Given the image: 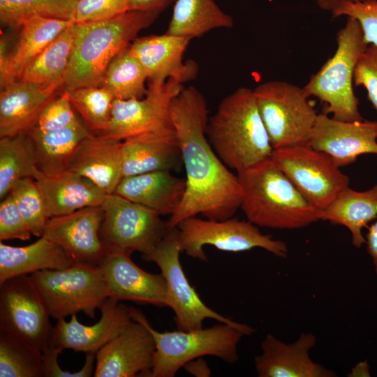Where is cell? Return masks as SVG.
Here are the masks:
<instances>
[{
  "label": "cell",
  "instance_id": "1f68e13d",
  "mask_svg": "<svg viewBox=\"0 0 377 377\" xmlns=\"http://www.w3.org/2000/svg\"><path fill=\"white\" fill-rule=\"evenodd\" d=\"M75 22L58 35L24 71L21 80L43 84L62 82L71 57Z\"/></svg>",
  "mask_w": 377,
  "mask_h": 377
},
{
  "label": "cell",
  "instance_id": "836d02e7",
  "mask_svg": "<svg viewBox=\"0 0 377 377\" xmlns=\"http://www.w3.org/2000/svg\"><path fill=\"white\" fill-rule=\"evenodd\" d=\"M37 169L25 133L0 138V198L9 194L13 186L24 178L36 179Z\"/></svg>",
  "mask_w": 377,
  "mask_h": 377
},
{
  "label": "cell",
  "instance_id": "c3c4849f",
  "mask_svg": "<svg viewBox=\"0 0 377 377\" xmlns=\"http://www.w3.org/2000/svg\"><path fill=\"white\" fill-rule=\"evenodd\" d=\"M309 1L315 2L322 9L327 10V8L332 4L344 0H305ZM348 1H360V0H348Z\"/></svg>",
  "mask_w": 377,
  "mask_h": 377
},
{
  "label": "cell",
  "instance_id": "2e32d148",
  "mask_svg": "<svg viewBox=\"0 0 377 377\" xmlns=\"http://www.w3.org/2000/svg\"><path fill=\"white\" fill-rule=\"evenodd\" d=\"M103 217L101 206L51 217L43 235L59 244L75 263L99 266L108 252L99 235Z\"/></svg>",
  "mask_w": 377,
  "mask_h": 377
},
{
  "label": "cell",
  "instance_id": "8fae6325",
  "mask_svg": "<svg viewBox=\"0 0 377 377\" xmlns=\"http://www.w3.org/2000/svg\"><path fill=\"white\" fill-rule=\"evenodd\" d=\"M271 158L320 212L349 186L348 176L333 159L309 144L274 149Z\"/></svg>",
  "mask_w": 377,
  "mask_h": 377
},
{
  "label": "cell",
  "instance_id": "4316f807",
  "mask_svg": "<svg viewBox=\"0 0 377 377\" xmlns=\"http://www.w3.org/2000/svg\"><path fill=\"white\" fill-rule=\"evenodd\" d=\"M36 182L50 218L101 206L108 195L89 179L69 170L54 176L40 172Z\"/></svg>",
  "mask_w": 377,
  "mask_h": 377
},
{
  "label": "cell",
  "instance_id": "3957f363",
  "mask_svg": "<svg viewBox=\"0 0 377 377\" xmlns=\"http://www.w3.org/2000/svg\"><path fill=\"white\" fill-rule=\"evenodd\" d=\"M160 13L128 10L112 18L75 23V37L61 91L99 87L112 60Z\"/></svg>",
  "mask_w": 377,
  "mask_h": 377
},
{
  "label": "cell",
  "instance_id": "52a82bcc",
  "mask_svg": "<svg viewBox=\"0 0 377 377\" xmlns=\"http://www.w3.org/2000/svg\"><path fill=\"white\" fill-rule=\"evenodd\" d=\"M50 317L57 320L84 313L94 318L110 291L100 266L74 263L61 269L29 275Z\"/></svg>",
  "mask_w": 377,
  "mask_h": 377
},
{
  "label": "cell",
  "instance_id": "5b68a950",
  "mask_svg": "<svg viewBox=\"0 0 377 377\" xmlns=\"http://www.w3.org/2000/svg\"><path fill=\"white\" fill-rule=\"evenodd\" d=\"M129 309L132 319L143 324L155 341L150 377H173L187 362L205 355L215 356L228 364L239 359L238 343L246 335L235 326L221 323L205 329L161 332L154 329L140 310L133 306Z\"/></svg>",
  "mask_w": 377,
  "mask_h": 377
},
{
  "label": "cell",
  "instance_id": "7c38bea8",
  "mask_svg": "<svg viewBox=\"0 0 377 377\" xmlns=\"http://www.w3.org/2000/svg\"><path fill=\"white\" fill-rule=\"evenodd\" d=\"M101 207L104 217L99 235L108 250L147 255L170 229L156 212L116 193L108 194Z\"/></svg>",
  "mask_w": 377,
  "mask_h": 377
},
{
  "label": "cell",
  "instance_id": "4fadbf2b",
  "mask_svg": "<svg viewBox=\"0 0 377 377\" xmlns=\"http://www.w3.org/2000/svg\"><path fill=\"white\" fill-rule=\"evenodd\" d=\"M50 317L29 275L0 283V330L43 351L50 346L52 334Z\"/></svg>",
  "mask_w": 377,
  "mask_h": 377
},
{
  "label": "cell",
  "instance_id": "e0dca14e",
  "mask_svg": "<svg viewBox=\"0 0 377 377\" xmlns=\"http://www.w3.org/2000/svg\"><path fill=\"white\" fill-rule=\"evenodd\" d=\"M309 145L328 154L339 167L363 154H377V121H344L318 114Z\"/></svg>",
  "mask_w": 377,
  "mask_h": 377
},
{
  "label": "cell",
  "instance_id": "8d00e7d4",
  "mask_svg": "<svg viewBox=\"0 0 377 377\" xmlns=\"http://www.w3.org/2000/svg\"><path fill=\"white\" fill-rule=\"evenodd\" d=\"M66 91L73 108L92 133L99 134L108 128L114 99L108 89L103 87H84Z\"/></svg>",
  "mask_w": 377,
  "mask_h": 377
},
{
  "label": "cell",
  "instance_id": "44dd1931",
  "mask_svg": "<svg viewBox=\"0 0 377 377\" xmlns=\"http://www.w3.org/2000/svg\"><path fill=\"white\" fill-rule=\"evenodd\" d=\"M316 337L302 333L291 343H286L272 334H267L261 343L262 353L254 357L259 377H334L336 373L314 362L310 350L316 346Z\"/></svg>",
  "mask_w": 377,
  "mask_h": 377
},
{
  "label": "cell",
  "instance_id": "d590c367",
  "mask_svg": "<svg viewBox=\"0 0 377 377\" xmlns=\"http://www.w3.org/2000/svg\"><path fill=\"white\" fill-rule=\"evenodd\" d=\"M79 0H0L3 27L19 28L27 19L39 16L73 20Z\"/></svg>",
  "mask_w": 377,
  "mask_h": 377
},
{
  "label": "cell",
  "instance_id": "603a6c76",
  "mask_svg": "<svg viewBox=\"0 0 377 377\" xmlns=\"http://www.w3.org/2000/svg\"><path fill=\"white\" fill-rule=\"evenodd\" d=\"M73 20L34 16L25 20L14 47L9 52L1 41L0 85L1 89L20 80L27 66Z\"/></svg>",
  "mask_w": 377,
  "mask_h": 377
},
{
  "label": "cell",
  "instance_id": "60d3db41",
  "mask_svg": "<svg viewBox=\"0 0 377 377\" xmlns=\"http://www.w3.org/2000/svg\"><path fill=\"white\" fill-rule=\"evenodd\" d=\"M129 10V0H79L76 6L75 23L108 20Z\"/></svg>",
  "mask_w": 377,
  "mask_h": 377
},
{
  "label": "cell",
  "instance_id": "9a60e30c",
  "mask_svg": "<svg viewBox=\"0 0 377 377\" xmlns=\"http://www.w3.org/2000/svg\"><path fill=\"white\" fill-rule=\"evenodd\" d=\"M156 344L149 330L132 320L96 353L94 377H150Z\"/></svg>",
  "mask_w": 377,
  "mask_h": 377
},
{
  "label": "cell",
  "instance_id": "74e56055",
  "mask_svg": "<svg viewBox=\"0 0 377 377\" xmlns=\"http://www.w3.org/2000/svg\"><path fill=\"white\" fill-rule=\"evenodd\" d=\"M10 193L31 235L42 237L50 217L36 179L30 177L20 179L13 186Z\"/></svg>",
  "mask_w": 377,
  "mask_h": 377
},
{
  "label": "cell",
  "instance_id": "4dcf8cb0",
  "mask_svg": "<svg viewBox=\"0 0 377 377\" xmlns=\"http://www.w3.org/2000/svg\"><path fill=\"white\" fill-rule=\"evenodd\" d=\"M233 26V18L214 0H176L166 34L193 39Z\"/></svg>",
  "mask_w": 377,
  "mask_h": 377
},
{
  "label": "cell",
  "instance_id": "d6a6232c",
  "mask_svg": "<svg viewBox=\"0 0 377 377\" xmlns=\"http://www.w3.org/2000/svg\"><path fill=\"white\" fill-rule=\"evenodd\" d=\"M129 46L112 60L99 86L108 89L114 98L140 99L148 91L145 87L147 74Z\"/></svg>",
  "mask_w": 377,
  "mask_h": 377
},
{
  "label": "cell",
  "instance_id": "b9f144b4",
  "mask_svg": "<svg viewBox=\"0 0 377 377\" xmlns=\"http://www.w3.org/2000/svg\"><path fill=\"white\" fill-rule=\"evenodd\" d=\"M31 236V232L13 195L9 193L0 204V240L27 241Z\"/></svg>",
  "mask_w": 377,
  "mask_h": 377
},
{
  "label": "cell",
  "instance_id": "8992f818",
  "mask_svg": "<svg viewBox=\"0 0 377 377\" xmlns=\"http://www.w3.org/2000/svg\"><path fill=\"white\" fill-rule=\"evenodd\" d=\"M337 43L334 55L302 88L309 97H316L325 103V114L344 121H361L353 84L356 65L368 45L356 20L347 17L345 26L337 33Z\"/></svg>",
  "mask_w": 377,
  "mask_h": 377
},
{
  "label": "cell",
  "instance_id": "d6986e66",
  "mask_svg": "<svg viewBox=\"0 0 377 377\" xmlns=\"http://www.w3.org/2000/svg\"><path fill=\"white\" fill-rule=\"evenodd\" d=\"M132 253L110 249L99 265L108 283L110 297L118 301H131L167 306L166 282L163 274L147 272L131 259Z\"/></svg>",
  "mask_w": 377,
  "mask_h": 377
},
{
  "label": "cell",
  "instance_id": "ba28073f",
  "mask_svg": "<svg viewBox=\"0 0 377 377\" xmlns=\"http://www.w3.org/2000/svg\"><path fill=\"white\" fill-rule=\"evenodd\" d=\"M253 91L273 149L309 144L318 114L303 88L271 80Z\"/></svg>",
  "mask_w": 377,
  "mask_h": 377
},
{
  "label": "cell",
  "instance_id": "ac0fdd59",
  "mask_svg": "<svg viewBox=\"0 0 377 377\" xmlns=\"http://www.w3.org/2000/svg\"><path fill=\"white\" fill-rule=\"evenodd\" d=\"M191 40L165 33L136 38L130 44L131 51L147 74L149 88L160 89L169 78L184 84L196 77L195 62H183Z\"/></svg>",
  "mask_w": 377,
  "mask_h": 377
},
{
  "label": "cell",
  "instance_id": "277c9868",
  "mask_svg": "<svg viewBox=\"0 0 377 377\" xmlns=\"http://www.w3.org/2000/svg\"><path fill=\"white\" fill-rule=\"evenodd\" d=\"M206 135L221 161L237 172L271 158L274 149L253 91L245 87L221 101L209 117Z\"/></svg>",
  "mask_w": 377,
  "mask_h": 377
},
{
  "label": "cell",
  "instance_id": "d4e9b609",
  "mask_svg": "<svg viewBox=\"0 0 377 377\" xmlns=\"http://www.w3.org/2000/svg\"><path fill=\"white\" fill-rule=\"evenodd\" d=\"M121 143L91 133L79 145L68 170L89 179L105 193H114L123 177Z\"/></svg>",
  "mask_w": 377,
  "mask_h": 377
},
{
  "label": "cell",
  "instance_id": "484cf974",
  "mask_svg": "<svg viewBox=\"0 0 377 377\" xmlns=\"http://www.w3.org/2000/svg\"><path fill=\"white\" fill-rule=\"evenodd\" d=\"M186 186V179L170 170H157L122 177L114 193L161 215L171 216L179 206Z\"/></svg>",
  "mask_w": 377,
  "mask_h": 377
},
{
  "label": "cell",
  "instance_id": "e575fe53",
  "mask_svg": "<svg viewBox=\"0 0 377 377\" xmlns=\"http://www.w3.org/2000/svg\"><path fill=\"white\" fill-rule=\"evenodd\" d=\"M0 377H43L42 350L0 330Z\"/></svg>",
  "mask_w": 377,
  "mask_h": 377
},
{
  "label": "cell",
  "instance_id": "f1b7e54d",
  "mask_svg": "<svg viewBox=\"0 0 377 377\" xmlns=\"http://www.w3.org/2000/svg\"><path fill=\"white\" fill-rule=\"evenodd\" d=\"M74 263L59 244L43 235L25 246H12L0 242V283L39 271L64 269Z\"/></svg>",
  "mask_w": 377,
  "mask_h": 377
},
{
  "label": "cell",
  "instance_id": "7bdbcfd3",
  "mask_svg": "<svg viewBox=\"0 0 377 377\" xmlns=\"http://www.w3.org/2000/svg\"><path fill=\"white\" fill-rule=\"evenodd\" d=\"M355 86H363L377 110V46L369 45L360 57L354 73Z\"/></svg>",
  "mask_w": 377,
  "mask_h": 377
},
{
  "label": "cell",
  "instance_id": "f6af8a7d",
  "mask_svg": "<svg viewBox=\"0 0 377 377\" xmlns=\"http://www.w3.org/2000/svg\"><path fill=\"white\" fill-rule=\"evenodd\" d=\"M174 0H129V10L154 11L161 13Z\"/></svg>",
  "mask_w": 377,
  "mask_h": 377
},
{
  "label": "cell",
  "instance_id": "83f0119b",
  "mask_svg": "<svg viewBox=\"0 0 377 377\" xmlns=\"http://www.w3.org/2000/svg\"><path fill=\"white\" fill-rule=\"evenodd\" d=\"M92 133L79 120L69 126L40 131L25 132L37 169L47 176L68 170L82 141Z\"/></svg>",
  "mask_w": 377,
  "mask_h": 377
},
{
  "label": "cell",
  "instance_id": "ffe728a7",
  "mask_svg": "<svg viewBox=\"0 0 377 377\" xmlns=\"http://www.w3.org/2000/svg\"><path fill=\"white\" fill-rule=\"evenodd\" d=\"M101 318L92 325L80 323L76 314L70 321L57 320L53 327L50 346L71 349L85 354L96 353L117 337L133 320L129 306L111 297L101 306Z\"/></svg>",
  "mask_w": 377,
  "mask_h": 377
},
{
  "label": "cell",
  "instance_id": "6da1fadb",
  "mask_svg": "<svg viewBox=\"0 0 377 377\" xmlns=\"http://www.w3.org/2000/svg\"><path fill=\"white\" fill-rule=\"evenodd\" d=\"M170 113L186 186L179 206L168 221L169 227L199 214L215 221L232 218L241 205L242 188L237 175L221 161L207 140L206 98L195 87H184L172 99Z\"/></svg>",
  "mask_w": 377,
  "mask_h": 377
},
{
  "label": "cell",
  "instance_id": "f35d334b",
  "mask_svg": "<svg viewBox=\"0 0 377 377\" xmlns=\"http://www.w3.org/2000/svg\"><path fill=\"white\" fill-rule=\"evenodd\" d=\"M327 10L334 17L346 16L356 20L367 44L377 46V0L341 1Z\"/></svg>",
  "mask_w": 377,
  "mask_h": 377
},
{
  "label": "cell",
  "instance_id": "5bb4252c",
  "mask_svg": "<svg viewBox=\"0 0 377 377\" xmlns=\"http://www.w3.org/2000/svg\"><path fill=\"white\" fill-rule=\"evenodd\" d=\"M183 88V84L169 78L160 89L148 87L146 96L142 98H114L109 126L105 131L96 135L122 141L143 133L174 128L170 104Z\"/></svg>",
  "mask_w": 377,
  "mask_h": 377
},
{
  "label": "cell",
  "instance_id": "bcb514c9",
  "mask_svg": "<svg viewBox=\"0 0 377 377\" xmlns=\"http://www.w3.org/2000/svg\"><path fill=\"white\" fill-rule=\"evenodd\" d=\"M365 240L367 251L371 258L375 273L377 276V217L368 228Z\"/></svg>",
  "mask_w": 377,
  "mask_h": 377
},
{
  "label": "cell",
  "instance_id": "7dc6e473",
  "mask_svg": "<svg viewBox=\"0 0 377 377\" xmlns=\"http://www.w3.org/2000/svg\"><path fill=\"white\" fill-rule=\"evenodd\" d=\"M203 357L194 359L187 362L183 367L187 372L196 377H207L212 371Z\"/></svg>",
  "mask_w": 377,
  "mask_h": 377
},
{
  "label": "cell",
  "instance_id": "ab89813d",
  "mask_svg": "<svg viewBox=\"0 0 377 377\" xmlns=\"http://www.w3.org/2000/svg\"><path fill=\"white\" fill-rule=\"evenodd\" d=\"M79 120L74 113L68 92L64 90L43 108L29 129L52 131L69 126Z\"/></svg>",
  "mask_w": 377,
  "mask_h": 377
},
{
  "label": "cell",
  "instance_id": "9c48e42d",
  "mask_svg": "<svg viewBox=\"0 0 377 377\" xmlns=\"http://www.w3.org/2000/svg\"><path fill=\"white\" fill-rule=\"evenodd\" d=\"M181 252L179 230L172 227L152 252L142 256V260L155 263L165 279L167 307L175 313L177 330L201 329L203 320L212 318L235 326L246 336L254 333V328L218 313L203 302L185 275L179 260Z\"/></svg>",
  "mask_w": 377,
  "mask_h": 377
},
{
  "label": "cell",
  "instance_id": "7402d4cb",
  "mask_svg": "<svg viewBox=\"0 0 377 377\" xmlns=\"http://www.w3.org/2000/svg\"><path fill=\"white\" fill-rule=\"evenodd\" d=\"M123 177L157 170H174L183 165L174 128L143 133L121 141Z\"/></svg>",
  "mask_w": 377,
  "mask_h": 377
},
{
  "label": "cell",
  "instance_id": "30bf717a",
  "mask_svg": "<svg viewBox=\"0 0 377 377\" xmlns=\"http://www.w3.org/2000/svg\"><path fill=\"white\" fill-rule=\"evenodd\" d=\"M177 227L182 252L187 256L207 261L204 246L210 245L228 252H242L255 248L263 249L279 258H286V242L262 233L249 221L230 218L223 221L202 219L196 216L180 221Z\"/></svg>",
  "mask_w": 377,
  "mask_h": 377
},
{
  "label": "cell",
  "instance_id": "cb8c5ba5",
  "mask_svg": "<svg viewBox=\"0 0 377 377\" xmlns=\"http://www.w3.org/2000/svg\"><path fill=\"white\" fill-rule=\"evenodd\" d=\"M62 84L20 80L1 89L0 138L25 133L43 108L61 91Z\"/></svg>",
  "mask_w": 377,
  "mask_h": 377
},
{
  "label": "cell",
  "instance_id": "ee69618b",
  "mask_svg": "<svg viewBox=\"0 0 377 377\" xmlns=\"http://www.w3.org/2000/svg\"><path fill=\"white\" fill-rule=\"evenodd\" d=\"M63 350L49 346L43 350V377H90L94 376L96 367V353L86 354L85 362L77 371L71 372L62 369L58 363V357Z\"/></svg>",
  "mask_w": 377,
  "mask_h": 377
},
{
  "label": "cell",
  "instance_id": "f546056e",
  "mask_svg": "<svg viewBox=\"0 0 377 377\" xmlns=\"http://www.w3.org/2000/svg\"><path fill=\"white\" fill-rule=\"evenodd\" d=\"M377 217V183L371 188L357 191L349 186L325 209L320 211V220L346 227L356 248L365 244L364 228Z\"/></svg>",
  "mask_w": 377,
  "mask_h": 377
},
{
  "label": "cell",
  "instance_id": "7a4b0ae2",
  "mask_svg": "<svg viewBox=\"0 0 377 377\" xmlns=\"http://www.w3.org/2000/svg\"><path fill=\"white\" fill-rule=\"evenodd\" d=\"M240 208L257 226L280 230L306 227L320 220L313 207L271 158L237 172Z\"/></svg>",
  "mask_w": 377,
  "mask_h": 377
}]
</instances>
